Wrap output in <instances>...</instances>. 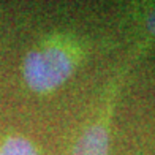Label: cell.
Here are the masks:
<instances>
[{"instance_id": "3957f363", "label": "cell", "mask_w": 155, "mask_h": 155, "mask_svg": "<svg viewBox=\"0 0 155 155\" xmlns=\"http://www.w3.org/2000/svg\"><path fill=\"white\" fill-rule=\"evenodd\" d=\"M0 155H41L38 146L21 133H8L0 138Z\"/></svg>"}, {"instance_id": "277c9868", "label": "cell", "mask_w": 155, "mask_h": 155, "mask_svg": "<svg viewBox=\"0 0 155 155\" xmlns=\"http://www.w3.org/2000/svg\"><path fill=\"white\" fill-rule=\"evenodd\" d=\"M146 30L150 37H155V8L150 10V13L146 18Z\"/></svg>"}, {"instance_id": "6da1fadb", "label": "cell", "mask_w": 155, "mask_h": 155, "mask_svg": "<svg viewBox=\"0 0 155 155\" xmlns=\"http://www.w3.org/2000/svg\"><path fill=\"white\" fill-rule=\"evenodd\" d=\"M86 49L81 38L71 32H51L41 37L22 59V79L37 95L59 90L84 60Z\"/></svg>"}, {"instance_id": "7a4b0ae2", "label": "cell", "mask_w": 155, "mask_h": 155, "mask_svg": "<svg viewBox=\"0 0 155 155\" xmlns=\"http://www.w3.org/2000/svg\"><path fill=\"white\" fill-rule=\"evenodd\" d=\"M124 76H117L106 89L100 108L94 117L86 124L81 135L73 146L71 155H109V138H111V119L114 111V101L117 89Z\"/></svg>"}]
</instances>
